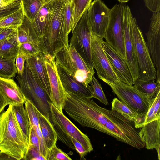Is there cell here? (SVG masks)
<instances>
[{"mask_svg": "<svg viewBox=\"0 0 160 160\" xmlns=\"http://www.w3.org/2000/svg\"><path fill=\"white\" fill-rule=\"evenodd\" d=\"M132 15L129 6L123 4L122 27L125 53V61L133 82L139 78V68L132 40L131 19Z\"/></svg>", "mask_w": 160, "mask_h": 160, "instance_id": "cell-12", "label": "cell"}, {"mask_svg": "<svg viewBox=\"0 0 160 160\" xmlns=\"http://www.w3.org/2000/svg\"><path fill=\"white\" fill-rule=\"evenodd\" d=\"M56 64L87 87L92 80L94 71L92 70L74 48L65 47L55 55Z\"/></svg>", "mask_w": 160, "mask_h": 160, "instance_id": "cell-5", "label": "cell"}, {"mask_svg": "<svg viewBox=\"0 0 160 160\" xmlns=\"http://www.w3.org/2000/svg\"><path fill=\"white\" fill-rule=\"evenodd\" d=\"M26 57L21 53L18 52L16 58L15 65L17 70L18 74L22 75L24 68V64Z\"/></svg>", "mask_w": 160, "mask_h": 160, "instance_id": "cell-39", "label": "cell"}, {"mask_svg": "<svg viewBox=\"0 0 160 160\" xmlns=\"http://www.w3.org/2000/svg\"><path fill=\"white\" fill-rule=\"evenodd\" d=\"M70 138L75 147V149L80 155L81 159L84 158L89 152L79 142L73 138L71 137Z\"/></svg>", "mask_w": 160, "mask_h": 160, "instance_id": "cell-43", "label": "cell"}, {"mask_svg": "<svg viewBox=\"0 0 160 160\" xmlns=\"http://www.w3.org/2000/svg\"><path fill=\"white\" fill-rule=\"evenodd\" d=\"M133 85L140 92L153 98L160 91V84L155 80L144 81L138 79L133 82Z\"/></svg>", "mask_w": 160, "mask_h": 160, "instance_id": "cell-27", "label": "cell"}, {"mask_svg": "<svg viewBox=\"0 0 160 160\" xmlns=\"http://www.w3.org/2000/svg\"><path fill=\"white\" fill-rule=\"evenodd\" d=\"M112 110L120 112L134 122L140 114L132 110L117 98H114L112 102Z\"/></svg>", "mask_w": 160, "mask_h": 160, "instance_id": "cell-32", "label": "cell"}, {"mask_svg": "<svg viewBox=\"0 0 160 160\" xmlns=\"http://www.w3.org/2000/svg\"><path fill=\"white\" fill-rule=\"evenodd\" d=\"M103 38L92 32L91 39V58L93 68L99 79L111 82L120 81L104 52L102 43Z\"/></svg>", "mask_w": 160, "mask_h": 160, "instance_id": "cell-11", "label": "cell"}, {"mask_svg": "<svg viewBox=\"0 0 160 160\" xmlns=\"http://www.w3.org/2000/svg\"><path fill=\"white\" fill-rule=\"evenodd\" d=\"M41 52L40 44L26 42L19 45L18 52L25 56L27 58L35 56Z\"/></svg>", "mask_w": 160, "mask_h": 160, "instance_id": "cell-36", "label": "cell"}, {"mask_svg": "<svg viewBox=\"0 0 160 160\" xmlns=\"http://www.w3.org/2000/svg\"><path fill=\"white\" fill-rule=\"evenodd\" d=\"M156 150L157 151L158 154V159L160 160V145H159L158 147L156 149Z\"/></svg>", "mask_w": 160, "mask_h": 160, "instance_id": "cell-48", "label": "cell"}, {"mask_svg": "<svg viewBox=\"0 0 160 160\" xmlns=\"http://www.w3.org/2000/svg\"><path fill=\"white\" fill-rule=\"evenodd\" d=\"M131 30L132 40L139 68V78L144 81L155 80L157 71L142 33L136 18L132 16Z\"/></svg>", "mask_w": 160, "mask_h": 160, "instance_id": "cell-6", "label": "cell"}, {"mask_svg": "<svg viewBox=\"0 0 160 160\" xmlns=\"http://www.w3.org/2000/svg\"><path fill=\"white\" fill-rule=\"evenodd\" d=\"M21 0H0V20L22 7Z\"/></svg>", "mask_w": 160, "mask_h": 160, "instance_id": "cell-33", "label": "cell"}, {"mask_svg": "<svg viewBox=\"0 0 160 160\" xmlns=\"http://www.w3.org/2000/svg\"><path fill=\"white\" fill-rule=\"evenodd\" d=\"M23 104L12 105V108L18 125L28 145L30 128L29 118Z\"/></svg>", "mask_w": 160, "mask_h": 160, "instance_id": "cell-26", "label": "cell"}, {"mask_svg": "<svg viewBox=\"0 0 160 160\" xmlns=\"http://www.w3.org/2000/svg\"><path fill=\"white\" fill-rule=\"evenodd\" d=\"M44 2H48V1H49L51 0H43Z\"/></svg>", "mask_w": 160, "mask_h": 160, "instance_id": "cell-51", "label": "cell"}, {"mask_svg": "<svg viewBox=\"0 0 160 160\" xmlns=\"http://www.w3.org/2000/svg\"><path fill=\"white\" fill-rule=\"evenodd\" d=\"M119 2L122 3L127 2L129 0H118Z\"/></svg>", "mask_w": 160, "mask_h": 160, "instance_id": "cell-49", "label": "cell"}, {"mask_svg": "<svg viewBox=\"0 0 160 160\" xmlns=\"http://www.w3.org/2000/svg\"><path fill=\"white\" fill-rule=\"evenodd\" d=\"M100 79L108 85L119 100L132 110L140 114L147 113L154 98L143 94L133 85L121 81L113 82L104 78Z\"/></svg>", "mask_w": 160, "mask_h": 160, "instance_id": "cell-7", "label": "cell"}, {"mask_svg": "<svg viewBox=\"0 0 160 160\" xmlns=\"http://www.w3.org/2000/svg\"><path fill=\"white\" fill-rule=\"evenodd\" d=\"M18 27H13L3 28L0 32V40L7 38L17 32Z\"/></svg>", "mask_w": 160, "mask_h": 160, "instance_id": "cell-42", "label": "cell"}, {"mask_svg": "<svg viewBox=\"0 0 160 160\" xmlns=\"http://www.w3.org/2000/svg\"><path fill=\"white\" fill-rule=\"evenodd\" d=\"M155 98L151 104L148 110L145 114L144 124L155 120L158 119L155 116L154 111V104Z\"/></svg>", "mask_w": 160, "mask_h": 160, "instance_id": "cell-44", "label": "cell"}, {"mask_svg": "<svg viewBox=\"0 0 160 160\" xmlns=\"http://www.w3.org/2000/svg\"><path fill=\"white\" fill-rule=\"evenodd\" d=\"M145 6L153 12L160 11V0H144Z\"/></svg>", "mask_w": 160, "mask_h": 160, "instance_id": "cell-41", "label": "cell"}, {"mask_svg": "<svg viewBox=\"0 0 160 160\" xmlns=\"http://www.w3.org/2000/svg\"><path fill=\"white\" fill-rule=\"evenodd\" d=\"M89 85L91 90L92 98H96L105 105H108V101L103 91L101 84L94 75L92 76V80Z\"/></svg>", "mask_w": 160, "mask_h": 160, "instance_id": "cell-34", "label": "cell"}, {"mask_svg": "<svg viewBox=\"0 0 160 160\" xmlns=\"http://www.w3.org/2000/svg\"><path fill=\"white\" fill-rule=\"evenodd\" d=\"M92 0H72V32L84 12L88 8Z\"/></svg>", "mask_w": 160, "mask_h": 160, "instance_id": "cell-29", "label": "cell"}, {"mask_svg": "<svg viewBox=\"0 0 160 160\" xmlns=\"http://www.w3.org/2000/svg\"><path fill=\"white\" fill-rule=\"evenodd\" d=\"M16 58L4 59L0 58V77L10 79L13 78L17 73L15 65Z\"/></svg>", "mask_w": 160, "mask_h": 160, "instance_id": "cell-30", "label": "cell"}, {"mask_svg": "<svg viewBox=\"0 0 160 160\" xmlns=\"http://www.w3.org/2000/svg\"><path fill=\"white\" fill-rule=\"evenodd\" d=\"M24 104L29 118L30 127L39 126V111L31 102L27 99H26Z\"/></svg>", "mask_w": 160, "mask_h": 160, "instance_id": "cell-35", "label": "cell"}, {"mask_svg": "<svg viewBox=\"0 0 160 160\" xmlns=\"http://www.w3.org/2000/svg\"><path fill=\"white\" fill-rule=\"evenodd\" d=\"M63 109L83 127L95 129L138 149L145 146L140 130L133 122L117 111L100 106L92 98L66 92Z\"/></svg>", "mask_w": 160, "mask_h": 160, "instance_id": "cell-1", "label": "cell"}, {"mask_svg": "<svg viewBox=\"0 0 160 160\" xmlns=\"http://www.w3.org/2000/svg\"><path fill=\"white\" fill-rule=\"evenodd\" d=\"M50 120L57 133L58 139L69 148L75 149L70 138H73L79 142L89 152L93 148L88 137L80 131L63 114L50 103Z\"/></svg>", "mask_w": 160, "mask_h": 160, "instance_id": "cell-4", "label": "cell"}, {"mask_svg": "<svg viewBox=\"0 0 160 160\" xmlns=\"http://www.w3.org/2000/svg\"><path fill=\"white\" fill-rule=\"evenodd\" d=\"M25 62L50 98L49 81L43 53L41 52L35 56L28 58Z\"/></svg>", "mask_w": 160, "mask_h": 160, "instance_id": "cell-18", "label": "cell"}, {"mask_svg": "<svg viewBox=\"0 0 160 160\" xmlns=\"http://www.w3.org/2000/svg\"><path fill=\"white\" fill-rule=\"evenodd\" d=\"M151 20L147 44L156 70V82L160 84V11L153 12Z\"/></svg>", "mask_w": 160, "mask_h": 160, "instance_id": "cell-15", "label": "cell"}, {"mask_svg": "<svg viewBox=\"0 0 160 160\" xmlns=\"http://www.w3.org/2000/svg\"><path fill=\"white\" fill-rule=\"evenodd\" d=\"M9 105V103L0 91V114L3 111L5 107Z\"/></svg>", "mask_w": 160, "mask_h": 160, "instance_id": "cell-46", "label": "cell"}, {"mask_svg": "<svg viewBox=\"0 0 160 160\" xmlns=\"http://www.w3.org/2000/svg\"><path fill=\"white\" fill-rule=\"evenodd\" d=\"M160 91L158 92L154 99V113L157 119L160 118Z\"/></svg>", "mask_w": 160, "mask_h": 160, "instance_id": "cell-45", "label": "cell"}, {"mask_svg": "<svg viewBox=\"0 0 160 160\" xmlns=\"http://www.w3.org/2000/svg\"><path fill=\"white\" fill-rule=\"evenodd\" d=\"M41 131L46 147L49 151L56 144L58 137L50 120L38 111Z\"/></svg>", "mask_w": 160, "mask_h": 160, "instance_id": "cell-22", "label": "cell"}, {"mask_svg": "<svg viewBox=\"0 0 160 160\" xmlns=\"http://www.w3.org/2000/svg\"><path fill=\"white\" fill-rule=\"evenodd\" d=\"M17 39L19 45L26 42H33L40 45L32 23L25 16L22 23L17 28Z\"/></svg>", "mask_w": 160, "mask_h": 160, "instance_id": "cell-23", "label": "cell"}, {"mask_svg": "<svg viewBox=\"0 0 160 160\" xmlns=\"http://www.w3.org/2000/svg\"><path fill=\"white\" fill-rule=\"evenodd\" d=\"M87 9L72 31L69 46L73 47L90 68L94 71L92 62L91 39L92 31L88 20Z\"/></svg>", "mask_w": 160, "mask_h": 160, "instance_id": "cell-9", "label": "cell"}, {"mask_svg": "<svg viewBox=\"0 0 160 160\" xmlns=\"http://www.w3.org/2000/svg\"><path fill=\"white\" fill-rule=\"evenodd\" d=\"M102 46L113 69L120 81L125 84L133 85V81L125 60L104 40L102 42Z\"/></svg>", "mask_w": 160, "mask_h": 160, "instance_id": "cell-16", "label": "cell"}, {"mask_svg": "<svg viewBox=\"0 0 160 160\" xmlns=\"http://www.w3.org/2000/svg\"><path fill=\"white\" fill-rule=\"evenodd\" d=\"M65 3H71L72 0H63Z\"/></svg>", "mask_w": 160, "mask_h": 160, "instance_id": "cell-50", "label": "cell"}, {"mask_svg": "<svg viewBox=\"0 0 160 160\" xmlns=\"http://www.w3.org/2000/svg\"><path fill=\"white\" fill-rule=\"evenodd\" d=\"M16 78L26 99L30 102L43 115L50 120V98L25 62L23 72Z\"/></svg>", "mask_w": 160, "mask_h": 160, "instance_id": "cell-3", "label": "cell"}, {"mask_svg": "<svg viewBox=\"0 0 160 160\" xmlns=\"http://www.w3.org/2000/svg\"><path fill=\"white\" fill-rule=\"evenodd\" d=\"M65 3L63 0L54 2L49 27L45 36L40 41L41 52L55 57L60 51L59 36L62 25Z\"/></svg>", "mask_w": 160, "mask_h": 160, "instance_id": "cell-8", "label": "cell"}, {"mask_svg": "<svg viewBox=\"0 0 160 160\" xmlns=\"http://www.w3.org/2000/svg\"><path fill=\"white\" fill-rule=\"evenodd\" d=\"M23 160H46L36 148L33 146H29L27 152Z\"/></svg>", "mask_w": 160, "mask_h": 160, "instance_id": "cell-38", "label": "cell"}, {"mask_svg": "<svg viewBox=\"0 0 160 160\" xmlns=\"http://www.w3.org/2000/svg\"><path fill=\"white\" fill-rule=\"evenodd\" d=\"M24 15L32 22L45 3L43 0H21Z\"/></svg>", "mask_w": 160, "mask_h": 160, "instance_id": "cell-28", "label": "cell"}, {"mask_svg": "<svg viewBox=\"0 0 160 160\" xmlns=\"http://www.w3.org/2000/svg\"><path fill=\"white\" fill-rule=\"evenodd\" d=\"M56 0H51L45 2L34 21L32 22L40 43L48 30L53 5Z\"/></svg>", "mask_w": 160, "mask_h": 160, "instance_id": "cell-20", "label": "cell"}, {"mask_svg": "<svg viewBox=\"0 0 160 160\" xmlns=\"http://www.w3.org/2000/svg\"><path fill=\"white\" fill-rule=\"evenodd\" d=\"M43 54L49 81L51 101L58 109L63 112L66 98V92L57 72L55 57L48 53Z\"/></svg>", "mask_w": 160, "mask_h": 160, "instance_id": "cell-13", "label": "cell"}, {"mask_svg": "<svg viewBox=\"0 0 160 160\" xmlns=\"http://www.w3.org/2000/svg\"><path fill=\"white\" fill-rule=\"evenodd\" d=\"M66 153L54 145L49 152L48 160H71Z\"/></svg>", "mask_w": 160, "mask_h": 160, "instance_id": "cell-37", "label": "cell"}, {"mask_svg": "<svg viewBox=\"0 0 160 160\" xmlns=\"http://www.w3.org/2000/svg\"><path fill=\"white\" fill-rule=\"evenodd\" d=\"M29 146L34 147L40 152L39 140L38 137L34 129L32 128H30V129Z\"/></svg>", "mask_w": 160, "mask_h": 160, "instance_id": "cell-40", "label": "cell"}, {"mask_svg": "<svg viewBox=\"0 0 160 160\" xmlns=\"http://www.w3.org/2000/svg\"><path fill=\"white\" fill-rule=\"evenodd\" d=\"M14 160V158L0 151V160Z\"/></svg>", "mask_w": 160, "mask_h": 160, "instance_id": "cell-47", "label": "cell"}, {"mask_svg": "<svg viewBox=\"0 0 160 160\" xmlns=\"http://www.w3.org/2000/svg\"><path fill=\"white\" fill-rule=\"evenodd\" d=\"M0 91L12 105L24 104L26 98L19 86L12 79L0 77Z\"/></svg>", "mask_w": 160, "mask_h": 160, "instance_id": "cell-19", "label": "cell"}, {"mask_svg": "<svg viewBox=\"0 0 160 160\" xmlns=\"http://www.w3.org/2000/svg\"><path fill=\"white\" fill-rule=\"evenodd\" d=\"M92 32L104 38L110 18V9L101 0H94L87 10Z\"/></svg>", "mask_w": 160, "mask_h": 160, "instance_id": "cell-14", "label": "cell"}, {"mask_svg": "<svg viewBox=\"0 0 160 160\" xmlns=\"http://www.w3.org/2000/svg\"><path fill=\"white\" fill-rule=\"evenodd\" d=\"M123 4L122 3L116 4L110 9V20L104 38L105 41L125 60L122 27Z\"/></svg>", "mask_w": 160, "mask_h": 160, "instance_id": "cell-10", "label": "cell"}, {"mask_svg": "<svg viewBox=\"0 0 160 160\" xmlns=\"http://www.w3.org/2000/svg\"><path fill=\"white\" fill-rule=\"evenodd\" d=\"M28 145L9 105L0 114V151L16 160L23 159Z\"/></svg>", "mask_w": 160, "mask_h": 160, "instance_id": "cell-2", "label": "cell"}, {"mask_svg": "<svg viewBox=\"0 0 160 160\" xmlns=\"http://www.w3.org/2000/svg\"><path fill=\"white\" fill-rule=\"evenodd\" d=\"M19 46L17 32L7 38L0 40V58H16L19 52Z\"/></svg>", "mask_w": 160, "mask_h": 160, "instance_id": "cell-25", "label": "cell"}, {"mask_svg": "<svg viewBox=\"0 0 160 160\" xmlns=\"http://www.w3.org/2000/svg\"><path fill=\"white\" fill-rule=\"evenodd\" d=\"M160 118L143 125L140 133L148 149H156L160 145Z\"/></svg>", "mask_w": 160, "mask_h": 160, "instance_id": "cell-21", "label": "cell"}, {"mask_svg": "<svg viewBox=\"0 0 160 160\" xmlns=\"http://www.w3.org/2000/svg\"><path fill=\"white\" fill-rule=\"evenodd\" d=\"M72 13V3H65L63 20L59 36L60 50L69 45L68 36L71 31Z\"/></svg>", "mask_w": 160, "mask_h": 160, "instance_id": "cell-24", "label": "cell"}, {"mask_svg": "<svg viewBox=\"0 0 160 160\" xmlns=\"http://www.w3.org/2000/svg\"><path fill=\"white\" fill-rule=\"evenodd\" d=\"M56 65L60 80L66 92L83 97L92 98L90 85L88 87H86L70 75L58 65L56 64Z\"/></svg>", "mask_w": 160, "mask_h": 160, "instance_id": "cell-17", "label": "cell"}, {"mask_svg": "<svg viewBox=\"0 0 160 160\" xmlns=\"http://www.w3.org/2000/svg\"><path fill=\"white\" fill-rule=\"evenodd\" d=\"M24 16L22 7L18 11L0 20V28L18 27L22 23Z\"/></svg>", "mask_w": 160, "mask_h": 160, "instance_id": "cell-31", "label": "cell"}, {"mask_svg": "<svg viewBox=\"0 0 160 160\" xmlns=\"http://www.w3.org/2000/svg\"><path fill=\"white\" fill-rule=\"evenodd\" d=\"M3 28H0V32L1 31V30Z\"/></svg>", "mask_w": 160, "mask_h": 160, "instance_id": "cell-52", "label": "cell"}]
</instances>
